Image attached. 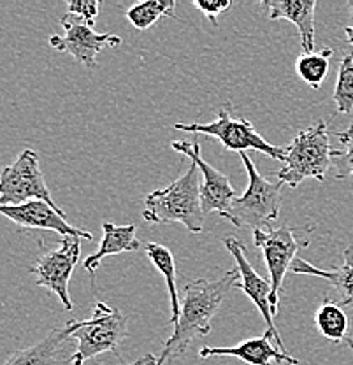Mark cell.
Here are the masks:
<instances>
[{
    "label": "cell",
    "mask_w": 353,
    "mask_h": 365,
    "mask_svg": "<svg viewBox=\"0 0 353 365\" xmlns=\"http://www.w3.org/2000/svg\"><path fill=\"white\" fill-rule=\"evenodd\" d=\"M241 279L237 267L229 271L220 279H195L185 287V299L181 304L180 319L174 325V332L165 341L160 356L155 365H164L165 362L185 356L190 344L195 337L208 336L211 332V322L218 313L220 306L234 290L235 283Z\"/></svg>",
    "instance_id": "cell-1"
},
{
    "label": "cell",
    "mask_w": 353,
    "mask_h": 365,
    "mask_svg": "<svg viewBox=\"0 0 353 365\" xmlns=\"http://www.w3.org/2000/svg\"><path fill=\"white\" fill-rule=\"evenodd\" d=\"M195 163L167 188L155 190L144 200L143 218L148 223H181L192 234L204 230V211L200 204V185Z\"/></svg>",
    "instance_id": "cell-2"
},
{
    "label": "cell",
    "mask_w": 353,
    "mask_h": 365,
    "mask_svg": "<svg viewBox=\"0 0 353 365\" xmlns=\"http://www.w3.org/2000/svg\"><path fill=\"white\" fill-rule=\"evenodd\" d=\"M334 150L330 148L329 128L324 120H318L297 137L287 148L283 169L276 173L282 185L297 188L306 178L324 182L325 174L332 165Z\"/></svg>",
    "instance_id": "cell-3"
},
{
    "label": "cell",
    "mask_w": 353,
    "mask_h": 365,
    "mask_svg": "<svg viewBox=\"0 0 353 365\" xmlns=\"http://www.w3.org/2000/svg\"><path fill=\"white\" fill-rule=\"evenodd\" d=\"M67 327L71 329V339L78 341V348L71 356V365H85L86 360L106 351L120 356V344L128 337L127 318L120 309L106 302L95 304L90 319H71Z\"/></svg>",
    "instance_id": "cell-4"
},
{
    "label": "cell",
    "mask_w": 353,
    "mask_h": 365,
    "mask_svg": "<svg viewBox=\"0 0 353 365\" xmlns=\"http://www.w3.org/2000/svg\"><path fill=\"white\" fill-rule=\"evenodd\" d=\"M176 130L181 132H192V134H204L211 135L222 143V146L229 151L235 153H246L248 150L259 151L269 158L285 160L287 155V148L275 146L269 144L259 132L255 130L252 121L246 118H235L232 114L230 104L223 106L218 109V118L211 123H176L174 125Z\"/></svg>",
    "instance_id": "cell-5"
},
{
    "label": "cell",
    "mask_w": 353,
    "mask_h": 365,
    "mask_svg": "<svg viewBox=\"0 0 353 365\" xmlns=\"http://www.w3.org/2000/svg\"><path fill=\"white\" fill-rule=\"evenodd\" d=\"M248 173V188L241 197H235L232 202V216L235 227H252L253 230H264V225L275 222L282 209V192L283 185L276 182L271 185L257 170L255 163L248 157V153H241Z\"/></svg>",
    "instance_id": "cell-6"
},
{
    "label": "cell",
    "mask_w": 353,
    "mask_h": 365,
    "mask_svg": "<svg viewBox=\"0 0 353 365\" xmlns=\"http://www.w3.org/2000/svg\"><path fill=\"white\" fill-rule=\"evenodd\" d=\"M34 199L44 200L62 211L44 181L39 155L34 150H24L11 165L0 170V205H20Z\"/></svg>",
    "instance_id": "cell-7"
},
{
    "label": "cell",
    "mask_w": 353,
    "mask_h": 365,
    "mask_svg": "<svg viewBox=\"0 0 353 365\" xmlns=\"http://www.w3.org/2000/svg\"><path fill=\"white\" fill-rule=\"evenodd\" d=\"M79 257H81V237L66 235L60 241L58 250L44 251L30 267V272L37 277L36 283L58 297L67 311H72L74 307L69 294V281Z\"/></svg>",
    "instance_id": "cell-8"
},
{
    "label": "cell",
    "mask_w": 353,
    "mask_h": 365,
    "mask_svg": "<svg viewBox=\"0 0 353 365\" xmlns=\"http://www.w3.org/2000/svg\"><path fill=\"white\" fill-rule=\"evenodd\" d=\"M253 241L260 248L269 272V283H271L269 304H271L272 317H275L278 314V297L282 292L285 274L294 264L297 251L306 248L309 242H299L295 239L294 230L288 225H282L275 230H253Z\"/></svg>",
    "instance_id": "cell-9"
},
{
    "label": "cell",
    "mask_w": 353,
    "mask_h": 365,
    "mask_svg": "<svg viewBox=\"0 0 353 365\" xmlns=\"http://www.w3.org/2000/svg\"><path fill=\"white\" fill-rule=\"evenodd\" d=\"M193 143L188 140H176L173 143V150L178 153L185 155L192 160L199 167L203 173V182H200V204H203L204 215L208 212H218L223 220H229L235 227V220L232 216V202L235 200V192L230 185L229 178L225 174L220 173L218 169L210 165L203 157H200V143L199 139H192Z\"/></svg>",
    "instance_id": "cell-10"
},
{
    "label": "cell",
    "mask_w": 353,
    "mask_h": 365,
    "mask_svg": "<svg viewBox=\"0 0 353 365\" xmlns=\"http://www.w3.org/2000/svg\"><path fill=\"white\" fill-rule=\"evenodd\" d=\"M66 34L63 36L49 37V46L62 53H69L79 63L88 68H97V55L104 48H118L121 39L115 34H97L92 26L85 25L74 18L72 14L66 13L60 20Z\"/></svg>",
    "instance_id": "cell-11"
},
{
    "label": "cell",
    "mask_w": 353,
    "mask_h": 365,
    "mask_svg": "<svg viewBox=\"0 0 353 365\" xmlns=\"http://www.w3.org/2000/svg\"><path fill=\"white\" fill-rule=\"evenodd\" d=\"M223 245H225V248L229 250V253H232L235 264H237V271L241 274V279L235 283L234 290L245 292V294L250 297V300L259 307L262 317H264L265 323H267V330L275 336L278 349L280 351L287 353L282 336H280L278 329H276L275 325V317H272L271 304H269V297H271V283H269V279H264V277H262L260 274L252 267L250 260L246 258L245 245H241V242H239L235 237H232V235L223 237Z\"/></svg>",
    "instance_id": "cell-12"
},
{
    "label": "cell",
    "mask_w": 353,
    "mask_h": 365,
    "mask_svg": "<svg viewBox=\"0 0 353 365\" xmlns=\"http://www.w3.org/2000/svg\"><path fill=\"white\" fill-rule=\"evenodd\" d=\"M0 215L6 216L13 223H16L18 227L53 230L62 235V237L74 235V237L93 241V235L90 232L72 227L67 222L66 212L58 211V209H55L53 205L44 202V200L34 199L20 205H0Z\"/></svg>",
    "instance_id": "cell-13"
},
{
    "label": "cell",
    "mask_w": 353,
    "mask_h": 365,
    "mask_svg": "<svg viewBox=\"0 0 353 365\" xmlns=\"http://www.w3.org/2000/svg\"><path fill=\"white\" fill-rule=\"evenodd\" d=\"M272 339H275V336L269 330H265L260 337L246 339L239 342L237 346H232V348H210V346H204V348L199 349V356L200 359H208V356H235V359L242 360L248 365H271L272 362L288 365L301 364L288 353H283L278 348H275Z\"/></svg>",
    "instance_id": "cell-14"
},
{
    "label": "cell",
    "mask_w": 353,
    "mask_h": 365,
    "mask_svg": "<svg viewBox=\"0 0 353 365\" xmlns=\"http://www.w3.org/2000/svg\"><path fill=\"white\" fill-rule=\"evenodd\" d=\"M269 20H288L297 25L305 53H314V9L317 0H265L260 4Z\"/></svg>",
    "instance_id": "cell-15"
},
{
    "label": "cell",
    "mask_w": 353,
    "mask_h": 365,
    "mask_svg": "<svg viewBox=\"0 0 353 365\" xmlns=\"http://www.w3.org/2000/svg\"><path fill=\"white\" fill-rule=\"evenodd\" d=\"M290 271L294 274L324 277L325 281H329L334 292V295L327 297V299L336 302L341 307H353V246L344 250L343 265L337 269L324 271V269H318L314 265L307 264L302 258H295Z\"/></svg>",
    "instance_id": "cell-16"
},
{
    "label": "cell",
    "mask_w": 353,
    "mask_h": 365,
    "mask_svg": "<svg viewBox=\"0 0 353 365\" xmlns=\"http://www.w3.org/2000/svg\"><path fill=\"white\" fill-rule=\"evenodd\" d=\"M71 339V329L66 325L55 329L44 339L29 348L14 351L2 365H71L63 359V346Z\"/></svg>",
    "instance_id": "cell-17"
},
{
    "label": "cell",
    "mask_w": 353,
    "mask_h": 365,
    "mask_svg": "<svg viewBox=\"0 0 353 365\" xmlns=\"http://www.w3.org/2000/svg\"><path fill=\"white\" fill-rule=\"evenodd\" d=\"M102 230H104V237L101 239V246L97 251H93L92 255L85 258L83 262V267L86 272L93 274L101 267V262L106 257H111V255H120V253H132V251L141 250V242L135 237V232L138 227L134 223H128V225H113V223L104 222L102 223Z\"/></svg>",
    "instance_id": "cell-18"
},
{
    "label": "cell",
    "mask_w": 353,
    "mask_h": 365,
    "mask_svg": "<svg viewBox=\"0 0 353 365\" xmlns=\"http://www.w3.org/2000/svg\"><path fill=\"white\" fill-rule=\"evenodd\" d=\"M144 250H146V255L150 257V260L153 262L155 267L164 274L167 290H169V302H170L169 323L176 325L178 319H180L181 304H180V295H178V288H176V262H174L173 253H170V250H167L165 246L157 245V242H148V245H144Z\"/></svg>",
    "instance_id": "cell-19"
},
{
    "label": "cell",
    "mask_w": 353,
    "mask_h": 365,
    "mask_svg": "<svg viewBox=\"0 0 353 365\" xmlns=\"http://www.w3.org/2000/svg\"><path fill=\"white\" fill-rule=\"evenodd\" d=\"M314 323H317L318 330L325 339L332 342H341L348 339V317L341 306L332 302L330 299H325L322 306L318 307L317 314H314Z\"/></svg>",
    "instance_id": "cell-20"
},
{
    "label": "cell",
    "mask_w": 353,
    "mask_h": 365,
    "mask_svg": "<svg viewBox=\"0 0 353 365\" xmlns=\"http://www.w3.org/2000/svg\"><path fill=\"white\" fill-rule=\"evenodd\" d=\"M332 49L324 48L318 53H302L295 63L299 78L306 81L311 88L318 90L329 74V63Z\"/></svg>",
    "instance_id": "cell-21"
},
{
    "label": "cell",
    "mask_w": 353,
    "mask_h": 365,
    "mask_svg": "<svg viewBox=\"0 0 353 365\" xmlns=\"http://www.w3.org/2000/svg\"><path fill=\"white\" fill-rule=\"evenodd\" d=\"M176 2L174 0H146L127 9V20L138 30H146L160 18L174 16Z\"/></svg>",
    "instance_id": "cell-22"
},
{
    "label": "cell",
    "mask_w": 353,
    "mask_h": 365,
    "mask_svg": "<svg viewBox=\"0 0 353 365\" xmlns=\"http://www.w3.org/2000/svg\"><path fill=\"white\" fill-rule=\"evenodd\" d=\"M334 102L336 111L341 114H348L353 109V55H344L337 68Z\"/></svg>",
    "instance_id": "cell-23"
},
{
    "label": "cell",
    "mask_w": 353,
    "mask_h": 365,
    "mask_svg": "<svg viewBox=\"0 0 353 365\" xmlns=\"http://www.w3.org/2000/svg\"><path fill=\"white\" fill-rule=\"evenodd\" d=\"M98 9H101V2L98 0H72V2L67 4V13L78 18L85 25L92 26V29L95 25V20H97Z\"/></svg>",
    "instance_id": "cell-24"
},
{
    "label": "cell",
    "mask_w": 353,
    "mask_h": 365,
    "mask_svg": "<svg viewBox=\"0 0 353 365\" xmlns=\"http://www.w3.org/2000/svg\"><path fill=\"white\" fill-rule=\"evenodd\" d=\"M332 165L336 167V180L353 176V139L344 143V150H334Z\"/></svg>",
    "instance_id": "cell-25"
},
{
    "label": "cell",
    "mask_w": 353,
    "mask_h": 365,
    "mask_svg": "<svg viewBox=\"0 0 353 365\" xmlns=\"http://www.w3.org/2000/svg\"><path fill=\"white\" fill-rule=\"evenodd\" d=\"M193 7L199 9L213 23V26H218V14L229 11L232 2L230 0H193Z\"/></svg>",
    "instance_id": "cell-26"
},
{
    "label": "cell",
    "mask_w": 353,
    "mask_h": 365,
    "mask_svg": "<svg viewBox=\"0 0 353 365\" xmlns=\"http://www.w3.org/2000/svg\"><path fill=\"white\" fill-rule=\"evenodd\" d=\"M155 362H157V359H155L151 353H148V355L141 356V359H138L135 362L132 364H123V365H155ZM95 365H101V364H95Z\"/></svg>",
    "instance_id": "cell-27"
},
{
    "label": "cell",
    "mask_w": 353,
    "mask_h": 365,
    "mask_svg": "<svg viewBox=\"0 0 353 365\" xmlns=\"http://www.w3.org/2000/svg\"><path fill=\"white\" fill-rule=\"evenodd\" d=\"M337 137H339V140L341 143H348V140L350 139H353V121L350 123V127L347 128V130L344 132H337Z\"/></svg>",
    "instance_id": "cell-28"
},
{
    "label": "cell",
    "mask_w": 353,
    "mask_h": 365,
    "mask_svg": "<svg viewBox=\"0 0 353 365\" xmlns=\"http://www.w3.org/2000/svg\"><path fill=\"white\" fill-rule=\"evenodd\" d=\"M344 34H347L348 43L353 46V26H347V29H344Z\"/></svg>",
    "instance_id": "cell-29"
},
{
    "label": "cell",
    "mask_w": 353,
    "mask_h": 365,
    "mask_svg": "<svg viewBox=\"0 0 353 365\" xmlns=\"http://www.w3.org/2000/svg\"><path fill=\"white\" fill-rule=\"evenodd\" d=\"M344 342H347V344H348V346H350V348L353 349V341L350 339V337H348V339H347V341H344Z\"/></svg>",
    "instance_id": "cell-30"
},
{
    "label": "cell",
    "mask_w": 353,
    "mask_h": 365,
    "mask_svg": "<svg viewBox=\"0 0 353 365\" xmlns=\"http://www.w3.org/2000/svg\"><path fill=\"white\" fill-rule=\"evenodd\" d=\"M350 7H352V11H353V2H350Z\"/></svg>",
    "instance_id": "cell-31"
}]
</instances>
